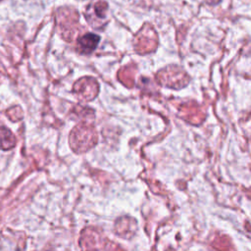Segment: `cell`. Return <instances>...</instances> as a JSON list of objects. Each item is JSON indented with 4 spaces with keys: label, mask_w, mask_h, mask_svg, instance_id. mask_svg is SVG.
Instances as JSON below:
<instances>
[{
    "label": "cell",
    "mask_w": 251,
    "mask_h": 251,
    "mask_svg": "<svg viewBox=\"0 0 251 251\" xmlns=\"http://www.w3.org/2000/svg\"><path fill=\"white\" fill-rule=\"evenodd\" d=\"M0 1H1V0H0Z\"/></svg>",
    "instance_id": "7a4b0ae2"
},
{
    "label": "cell",
    "mask_w": 251,
    "mask_h": 251,
    "mask_svg": "<svg viewBox=\"0 0 251 251\" xmlns=\"http://www.w3.org/2000/svg\"><path fill=\"white\" fill-rule=\"evenodd\" d=\"M99 41H100L99 35L95 33H86L78 39V45L84 52L89 53L96 48Z\"/></svg>",
    "instance_id": "6da1fadb"
}]
</instances>
